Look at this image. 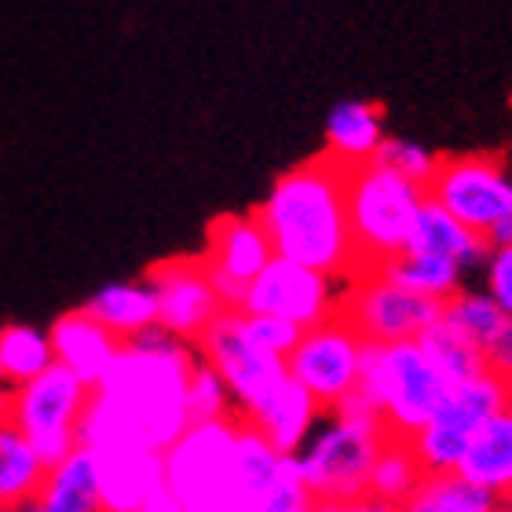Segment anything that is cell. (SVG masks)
Segmentation results:
<instances>
[{"label": "cell", "instance_id": "1", "mask_svg": "<svg viewBox=\"0 0 512 512\" xmlns=\"http://www.w3.org/2000/svg\"><path fill=\"white\" fill-rule=\"evenodd\" d=\"M198 348L165 326H150L121 344L110 374L92 388L77 425L88 447H150L169 450L191 425L187 381Z\"/></svg>", "mask_w": 512, "mask_h": 512}, {"label": "cell", "instance_id": "2", "mask_svg": "<svg viewBox=\"0 0 512 512\" xmlns=\"http://www.w3.org/2000/svg\"><path fill=\"white\" fill-rule=\"evenodd\" d=\"M278 256L348 278L359 271L348 220V169L330 154L282 172L253 209Z\"/></svg>", "mask_w": 512, "mask_h": 512}, {"label": "cell", "instance_id": "3", "mask_svg": "<svg viewBox=\"0 0 512 512\" xmlns=\"http://www.w3.org/2000/svg\"><path fill=\"white\" fill-rule=\"evenodd\" d=\"M384 439L388 428L363 392L348 395L333 410H322L311 436L297 450L300 476L308 483L315 509L370 505V469Z\"/></svg>", "mask_w": 512, "mask_h": 512}, {"label": "cell", "instance_id": "4", "mask_svg": "<svg viewBox=\"0 0 512 512\" xmlns=\"http://www.w3.org/2000/svg\"><path fill=\"white\" fill-rule=\"evenodd\" d=\"M425 198V183L410 180L377 158L348 169V220L359 267H377L403 253Z\"/></svg>", "mask_w": 512, "mask_h": 512}, {"label": "cell", "instance_id": "5", "mask_svg": "<svg viewBox=\"0 0 512 512\" xmlns=\"http://www.w3.org/2000/svg\"><path fill=\"white\" fill-rule=\"evenodd\" d=\"M450 384L425 355L421 341H366L359 392L374 403L392 436H414Z\"/></svg>", "mask_w": 512, "mask_h": 512}, {"label": "cell", "instance_id": "6", "mask_svg": "<svg viewBox=\"0 0 512 512\" xmlns=\"http://www.w3.org/2000/svg\"><path fill=\"white\" fill-rule=\"evenodd\" d=\"M238 414L191 421L165 450V483L180 512H227L235 472Z\"/></svg>", "mask_w": 512, "mask_h": 512}, {"label": "cell", "instance_id": "7", "mask_svg": "<svg viewBox=\"0 0 512 512\" xmlns=\"http://www.w3.org/2000/svg\"><path fill=\"white\" fill-rule=\"evenodd\" d=\"M509 403L512 384L494 374V370H483V374L469 377V381L450 384L447 395L432 410V417L406 439H410L417 461L425 465V472L458 469V461L469 450L472 436Z\"/></svg>", "mask_w": 512, "mask_h": 512}, {"label": "cell", "instance_id": "8", "mask_svg": "<svg viewBox=\"0 0 512 512\" xmlns=\"http://www.w3.org/2000/svg\"><path fill=\"white\" fill-rule=\"evenodd\" d=\"M88 395H92V384H85L63 363H52L33 381L15 384L11 421L22 428V436L30 439L37 458L48 469L81 443L77 425L88 406Z\"/></svg>", "mask_w": 512, "mask_h": 512}, {"label": "cell", "instance_id": "9", "mask_svg": "<svg viewBox=\"0 0 512 512\" xmlns=\"http://www.w3.org/2000/svg\"><path fill=\"white\" fill-rule=\"evenodd\" d=\"M198 355L213 363L220 377L231 388L235 410L242 417H253L271 403V395L289 381V366L282 355L267 352L246 333L242 308H224L209 322V330L198 337Z\"/></svg>", "mask_w": 512, "mask_h": 512}, {"label": "cell", "instance_id": "10", "mask_svg": "<svg viewBox=\"0 0 512 512\" xmlns=\"http://www.w3.org/2000/svg\"><path fill=\"white\" fill-rule=\"evenodd\" d=\"M428 198L487 238L512 216V172L502 154H439Z\"/></svg>", "mask_w": 512, "mask_h": 512}, {"label": "cell", "instance_id": "11", "mask_svg": "<svg viewBox=\"0 0 512 512\" xmlns=\"http://www.w3.org/2000/svg\"><path fill=\"white\" fill-rule=\"evenodd\" d=\"M341 315L363 341H417L443 315V300L399 286L377 267H359L344 282Z\"/></svg>", "mask_w": 512, "mask_h": 512}, {"label": "cell", "instance_id": "12", "mask_svg": "<svg viewBox=\"0 0 512 512\" xmlns=\"http://www.w3.org/2000/svg\"><path fill=\"white\" fill-rule=\"evenodd\" d=\"M363 344V333L337 311V315L315 322V326L300 333L297 348L286 355L289 377L304 384L322 410H333L348 395L359 392Z\"/></svg>", "mask_w": 512, "mask_h": 512}, {"label": "cell", "instance_id": "13", "mask_svg": "<svg viewBox=\"0 0 512 512\" xmlns=\"http://www.w3.org/2000/svg\"><path fill=\"white\" fill-rule=\"evenodd\" d=\"M344 282L348 278L326 275L319 267H308L300 264V260L275 253L264 264V271L249 282L246 297H242L238 308L278 315V319H289L297 322L300 330H308V326L341 311Z\"/></svg>", "mask_w": 512, "mask_h": 512}, {"label": "cell", "instance_id": "14", "mask_svg": "<svg viewBox=\"0 0 512 512\" xmlns=\"http://www.w3.org/2000/svg\"><path fill=\"white\" fill-rule=\"evenodd\" d=\"M147 282L158 297V322L187 344H198L209 322L227 308L205 271L202 253L169 256V260L150 264Z\"/></svg>", "mask_w": 512, "mask_h": 512}, {"label": "cell", "instance_id": "15", "mask_svg": "<svg viewBox=\"0 0 512 512\" xmlns=\"http://www.w3.org/2000/svg\"><path fill=\"white\" fill-rule=\"evenodd\" d=\"M271 256H275V246L256 213H224L205 231L202 264L227 308L242 304L249 282L264 271Z\"/></svg>", "mask_w": 512, "mask_h": 512}, {"label": "cell", "instance_id": "16", "mask_svg": "<svg viewBox=\"0 0 512 512\" xmlns=\"http://www.w3.org/2000/svg\"><path fill=\"white\" fill-rule=\"evenodd\" d=\"M96 450L99 502L110 512H180L165 483V450L92 447Z\"/></svg>", "mask_w": 512, "mask_h": 512}, {"label": "cell", "instance_id": "17", "mask_svg": "<svg viewBox=\"0 0 512 512\" xmlns=\"http://www.w3.org/2000/svg\"><path fill=\"white\" fill-rule=\"evenodd\" d=\"M48 333H52L55 363L70 366L92 388L110 374V366H114V359L121 355V344H125L118 333L107 330L88 308H74L59 315Z\"/></svg>", "mask_w": 512, "mask_h": 512}, {"label": "cell", "instance_id": "18", "mask_svg": "<svg viewBox=\"0 0 512 512\" xmlns=\"http://www.w3.org/2000/svg\"><path fill=\"white\" fill-rule=\"evenodd\" d=\"M406 249H421V253L443 256V260L458 264L461 271L469 275V271H480L483 267V260L491 253V242H487L480 231H472V227L461 224L458 216H450L439 202L425 198Z\"/></svg>", "mask_w": 512, "mask_h": 512}, {"label": "cell", "instance_id": "19", "mask_svg": "<svg viewBox=\"0 0 512 512\" xmlns=\"http://www.w3.org/2000/svg\"><path fill=\"white\" fill-rule=\"evenodd\" d=\"M458 472L465 480L480 483L483 491H491L502 505L512 498V403L487 421L472 436L469 450L461 454Z\"/></svg>", "mask_w": 512, "mask_h": 512}, {"label": "cell", "instance_id": "20", "mask_svg": "<svg viewBox=\"0 0 512 512\" xmlns=\"http://www.w3.org/2000/svg\"><path fill=\"white\" fill-rule=\"evenodd\" d=\"M384 143V110L370 99H348L337 103L326 118V150L337 165L355 169L377 158Z\"/></svg>", "mask_w": 512, "mask_h": 512}, {"label": "cell", "instance_id": "21", "mask_svg": "<svg viewBox=\"0 0 512 512\" xmlns=\"http://www.w3.org/2000/svg\"><path fill=\"white\" fill-rule=\"evenodd\" d=\"M33 509L41 512H96L99 502V480H96V450L88 443H77L63 461H55L44 472L41 491L33 498Z\"/></svg>", "mask_w": 512, "mask_h": 512}, {"label": "cell", "instance_id": "22", "mask_svg": "<svg viewBox=\"0 0 512 512\" xmlns=\"http://www.w3.org/2000/svg\"><path fill=\"white\" fill-rule=\"evenodd\" d=\"M319 417H322V406L315 403V395L300 381L289 377V381L271 395V403H267L264 410H256L253 417H246V421L260 428L278 450L297 454V450L304 447V439L311 436V428H315Z\"/></svg>", "mask_w": 512, "mask_h": 512}, {"label": "cell", "instance_id": "23", "mask_svg": "<svg viewBox=\"0 0 512 512\" xmlns=\"http://www.w3.org/2000/svg\"><path fill=\"white\" fill-rule=\"evenodd\" d=\"M425 480V465L417 461L414 447L406 436H392L381 443L370 469V505L377 509H406L414 498L417 483Z\"/></svg>", "mask_w": 512, "mask_h": 512}, {"label": "cell", "instance_id": "24", "mask_svg": "<svg viewBox=\"0 0 512 512\" xmlns=\"http://www.w3.org/2000/svg\"><path fill=\"white\" fill-rule=\"evenodd\" d=\"M107 330H114L121 341H132L136 333L158 326V297L150 282H110L85 304Z\"/></svg>", "mask_w": 512, "mask_h": 512}, {"label": "cell", "instance_id": "25", "mask_svg": "<svg viewBox=\"0 0 512 512\" xmlns=\"http://www.w3.org/2000/svg\"><path fill=\"white\" fill-rule=\"evenodd\" d=\"M48 465L37 458V450L15 421L0 425V509L33 505Z\"/></svg>", "mask_w": 512, "mask_h": 512}, {"label": "cell", "instance_id": "26", "mask_svg": "<svg viewBox=\"0 0 512 512\" xmlns=\"http://www.w3.org/2000/svg\"><path fill=\"white\" fill-rule=\"evenodd\" d=\"M498 498L483 491L480 483L465 480L458 469L447 472H425V480L417 483L414 498L406 502L410 512H494Z\"/></svg>", "mask_w": 512, "mask_h": 512}, {"label": "cell", "instance_id": "27", "mask_svg": "<svg viewBox=\"0 0 512 512\" xmlns=\"http://www.w3.org/2000/svg\"><path fill=\"white\" fill-rule=\"evenodd\" d=\"M377 271H384L388 278H395L399 286L417 289V293L436 297V300L454 297V293L465 286V278H469L458 264H450V260H443V256L421 253V249H403L399 256L377 264Z\"/></svg>", "mask_w": 512, "mask_h": 512}, {"label": "cell", "instance_id": "28", "mask_svg": "<svg viewBox=\"0 0 512 512\" xmlns=\"http://www.w3.org/2000/svg\"><path fill=\"white\" fill-rule=\"evenodd\" d=\"M417 341H421L425 355L436 363V370L443 374V381L447 384L469 381V377L491 370V366H487V352H483L472 337H465L461 330H454L443 315H439V319L432 322Z\"/></svg>", "mask_w": 512, "mask_h": 512}, {"label": "cell", "instance_id": "29", "mask_svg": "<svg viewBox=\"0 0 512 512\" xmlns=\"http://www.w3.org/2000/svg\"><path fill=\"white\" fill-rule=\"evenodd\" d=\"M52 363V333L37 330V326H19V322H11V326L0 330V374H4V381L11 388L33 381Z\"/></svg>", "mask_w": 512, "mask_h": 512}, {"label": "cell", "instance_id": "30", "mask_svg": "<svg viewBox=\"0 0 512 512\" xmlns=\"http://www.w3.org/2000/svg\"><path fill=\"white\" fill-rule=\"evenodd\" d=\"M443 319H447L454 330L465 333V337H472V341H476L483 352H487V344L494 341V333L502 330L509 315H505V311L494 304L487 289L461 286L454 297L443 300Z\"/></svg>", "mask_w": 512, "mask_h": 512}, {"label": "cell", "instance_id": "31", "mask_svg": "<svg viewBox=\"0 0 512 512\" xmlns=\"http://www.w3.org/2000/svg\"><path fill=\"white\" fill-rule=\"evenodd\" d=\"M187 414L191 421H213V417L238 414L235 399H231V388L220 377L213 363L198 359L191 370V381H187Z\"/></svg>", "mask_w": 512, "mask_h": 512}, {"label": "cell", "instance_id": "32", "mask_svg": "<svg viewBox=\"0 0 512 512\" xmlns=\"http://www.w3.org/2000/svg\"><path fill=\"white\" fill-rule=\"evenodd\" d=\"M377 161L392 165L395 172H403L410 180L425 183V191H428V180H432V172H436V165H439V154H432V150L421 147V143H410V139L384 136L381 150H377Z\"/></svg>", "mask_w": 512, "mask_h": 512}, {"label": "cell", "instance_id": "33", "mask_svg": "<svg viewBox=\"0 0 512 512\" xmlns=\"http://www.w3.org/2000/svg\"><path fill=\"white\" fill-rule=\"evenodd\" d=\"M242 322H246V333L260 344V348L282 355V359L297 348L300 333H304L297 322L278 319V315H264V311H242Z\"/></svg>", "mask_w": 512, "mask_h": 512}, {"label": "cell", "instance_id": "34", "mask_svg": "<svg viewBox=\"0 0 512 512\" xmlns=\"http://www.w3.org/2000/svg\"><path fill=\"white\" fill-rule=\"evenodd\" d=\"M480 271H483V289L491 293L494 304L512 319V242L509 246H491Z\"/></svg>", "mask_w": 512, "mask_h": 512}, {"label": "cell", "instance_id": "35", "mask_svg": "<svg viewBox=\"0 0 512 512\" xmlns=\"http://www.w3.org/2000/svg\"><path fill=\"white\" fill-rule=\"evenodd\" d=\"M487 366L512 384V319H505V326L494 333V341L487 344Z\"/></svg>", "mask_w": 512, "mask_h": 512}, {"label": "cell", "instance_id": "36", "mask_svg": "<svg viewBox=\"0 0 512 512\" xmlns=\"http://www.w3.org/2000/svg\"><path fill=\"white\" fill-rule=\"evenodd\" d=\"M487 242H491V246H509L512 242V216H505L502 224L494 227L491 235H487Z\"/></svg>", "mask_w": 512, "mask_h": 512}, {"label": "cell", "instance_id": "37", "mask_svg": "<svg viewBox=\"0 0 512 512\" xmlns=\"http://www.w3.org/2000/svg\"><path fill=\"white\" fill-rule=\"evenodd\" d=\"M11 395H15V388L8 381H0V425L11 421Z\"/></svg>", "mask_w": 512, "mask_h": 512}, {"label": "cell", "instance_id": "38", "mask_svg": "<svg viewBox=\"0 0 512 512\" xmlns=\"http://www.w3.org/2000/svg\"><path fill=\"white\" fill-rule=\"evenodd\" d=\"M0 381H4V374H0Z\"/></svg>", "mask_w": 512, "mask_h": 512}, {"label": "cell", "instance_id": "39", "mask_svg": "<svg viewBox=\"0 0 512 512\" xmlns=\"http://www.w3.org/2000/svg\"><path fill=\"white\" fill-rule=\"evenodd\" d=\"M509 505H512V498H509Z\"/></svg>", "mask_w": 512, "mask_h": 512}]
</instances>
